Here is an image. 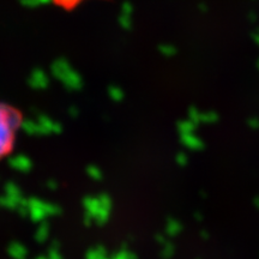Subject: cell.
Returning a JSON list of instances; mask_svg holds the SVG:
<instances>
[{
	"mask_svg": "<svg viewBox=\"0 0 259 259\" xmlns=\"http://www.w3.org/2000/svg\"><path fill=\"white\" fill-rule=\"evenodd\" d=\"M54 2L64 9H72L76 5H78L80 0H54Z\"/></svg>",
	"mask_w": 259,
	"mask_h": 259,
	"instance_id": "obj_2",
	"label": "cell"
},
{
	"mask_svg": "<svg viewBox=\"0 0 259 259\" xmlns=\"http://www.w3.org/2000/svg\"><path fill=\"white\" fill-rule=\"evenodd\" d=\"M21 126V114L14 107L0 102V160L11 153Z\"/></svg>",
	"mask_w": 259,
	"mask_h": 259,
	"instance_id": "obj_1",
	"label": "cell"
}]
</instances>
